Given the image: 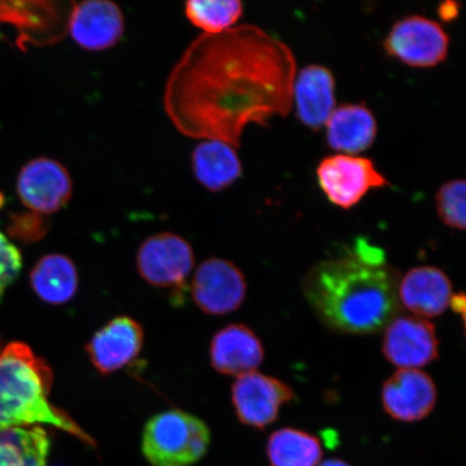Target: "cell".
Here are the masks:
<instances>
[{"mask_svg": "<svg viewBox=\"0 0 466 466\" xmlns=\"http://www.w3.org/2000/svg\"><path fill=\"white\" fill-rule=\"evenodd\" d=\"M296 69L289 46L260 27L202 34L168 75L163 106L184 137L238 148L248 126L290 113Z\"/></svg>", "mask_w": 466, "mask_h": 466, "instance_id": "obj_1", "label": "cell"}, {"mask_svg": "<svg viewBox=\"0 0 466 466\" xmlns=\"http://www.w3.org/2000/svg\"><path fill=\"white\" fill-rule=\"evenodd\" d=\"M399 279L383 250L359 238L340 256L311 268L302 290L326 328L339 334L370 335L396 317Z\"/></svg>", "mask_w": 466, "mask_h": 466, "instance_id": "obj_2", "label": "cell"}, {"mask_svg": "<svg viewBox=\"0 0 466 466\" xmlns=\"http://www.w3.org/2000/svg\"><path fill=\"white\" fill-rule=\"evenodd\" d=\"M54 372L23 342L0 349V432L46 424L95 446L80 425L49 400Z\"/></svg>", "mask_w": 466, "mask_h": 466, "instance_id": "obj_3", "label": "cell"}, {"mask_svg": "<svg viewBox=\"0 0 466 466\" xmlns=\"http://www.w3.org/2000/svg\"><path fill=\"white\" fill-rule=\"evenodd\" d=\"M209 442L211 432L206 422L191 413L172 410L146 423L142 451L151 466H191L204 457Z\"/></svg>", "mask_w": 466, "mask_h": 466, "instance_id": "obj_4", "label": "cell"}, {"mask_svg": "<svg viewBox=\"0 0 466 466\" xmlns=\"http://www.w3.org/2000/svg\"><path fill=\"white\" fill-rule=\"evenodd\" d=\"M137 265L139 275L151 287L183 294L195 266L194 250L188 241L175 233H158L141 244Z\"/></svg>", "mask_w": 466, "mask_h": 466, "instance_id": "obj_5", "label": "cell"}, {"mask_svg": "<svg viewBox=\"0 0 466 466\" xmlns=\"http://www.w3.org/2000/svg\"><path fill=\"white\" fill-rule=\"evenodd\" d=\"M317 177L329 201L345 209L357 206L371 189L390 185L374 161L352 155L326 157L319 162Z\"/></svg>", "mask_w": 466, "mask_h": 466, "instance_id": "obj_6", "label": "cell"}, {"mask_svg": "<svg viewBox=\"0 0 466 466\" xmlns=\"http://www.w3.org/2000/svg\"><path fill=\"white\" fill-rule=\"evenodd\" d=\"M451 39L439 23L422 15L403 17L384 39L390 56L415 68H431L446 60Z\"/></svg>", "mask_w": 466, "mask_h": 466, "instance_id": "obj_7", "label": "cell"}, {"mask_svg": "<svg viewBox=\"0 0 466 466\" xmlns=\"http://www.w3.org/2000/svg\"><path fill=\"white\" fill-rule=\"evenodd\" d=\"M294 399L295 391L287 382L258 371L238 377L231 389L238 420L254 429H265L276 422L282 407Z\"/></svg>", "mask_w": 466, "mask_h": 466, "instance_id": "obj_8", "label": "cell"}, {"mask_svg": "<svg viewBox=\"0 0 466 466\" xmlns=\"http://www.w3.org/2000/svg\"><path fill=\"white\" fill-rule=\"evenodd\" d=\"M247 294L246 276L240 268L227 259L204 260L192 279V299L209 316H225L237 311Z\"/></svg>", "mask_w": 466, "mask_h": 466, "instance_id": "obj_9", "label": "cell"}, {"mask_svg": "<svg viewBox=\"0 0 466 466\" xmlns=\"http://www.w3.org/2000/svg\"><path fill=\"white\" fill-rule=\"evenodd\" d=\"M382 353L400 370H420L435 362L440 340L435 325L416 316L395 317L384 329Z\"/></svg>", "mask_w": 466, "mask_h": 466, "instance_id": "obj_10", "label": "cell"}, {"mask_svg": "<svg viewBox=\"0 0 466 466\" xmlns=\"http://www.w3.org/2000/svg\"><path fill=\"white\" fill-rule=\"evenodd\" d=\"M71 174L62 163L39 157L26 163L17 177L16 191L29 211L50 215L60 211L72 199Z\"/></svg>", "mask_w": 466, "mask_h": 466, "instance_id": "obj_11", "label": "cell"}, {"mask_svg": "<svg viewBox=\"0 0 466 466\" xmlns=\"http://www.w3.org/2000/svg\"><path fill=\"white\" fill-rule=\"evenodd\" d=\"M125 15L119 5L109 0L73 3L67 31L81 49L100 52L113 48L124 36Z\"/></svg>", "mask_w": 466, "mask_h": 466, "instance_id": "obj_12", "label": "cell"}, {"mask_svg": "<svg viewBox=\"0 0 466 466\" xmlns=\"http://www.w3.org/2000/svg\"><path fill=\"white\" fill-rule=\"evenodd\" d=\"M437 399L433 378L420 370H399L382 384L383 410L396 421L423 420L434 410Z\"/></svg>", "mask_w": 466, "mask_h": 466, "instance_id": "obj_13", "label": "cell"}, {"mask_svg": "<svg viewBox=\"0 0 466 466\" xmlns=\"http://www.w3.org/2000/svg\"><path fill=\"white\" fill-rule=\"evenodd\" d=\"M143 345L141 324L130 317H118L98 329L86 350L95 369L102 375H110L133 362Z\"/></svg>", "mask_w": 466, "mask_h": 466, "instance_id": "obj_14", "label": "cell"}, {"mask_svg": "<svg viewBox=\"0 0 466 466\" xmlns=\"http://www.w3.org/2000/svg\"><path fill=\"white\" fill-rule=\"evenodd\" d=\"M452 295L451 279L440 268H412L399 279L400 305L419 318L440 317L450 307Z\"/></svg>", "mask_w": 466, "mask_h": 466, "instance_id": "obj_15", "label": "cell"}, {"mask_svg": "<svg viewBox=\"0 0 466 466\" xmlns=\"http://www.w3.org/2000/svg\"><path fill=\"white\" fill-rule=\"evenodd\" d=\"M265 348L258 336L244 324H230L214 335L209 360L219 374L241 377L264 362Z\"/></svg>", "mask_w": 466, "mask_h": 466, "instance_id": "obj_16", "label": "cell"}, {"mask_svg": "<svg viewBox=\"0 0 466 466\" xmlns=\"http://www.w3.org/2000/svg\"><path fill=\"white\" fill-rule=\"evenodd\" d=\"M58 4L51 2H0V23L14 25L19 44H51L67 31V19Z\"/></svg>", "mask_w": 466, "mask_h": 466, "instance_id": "obj_17", "label": "cell"}, {"mask_svg": "<svg viewBox=\"0 0 466 466\" xmlns=\"http://www.w3.org/2000/svg\"><path fill=\"white\" fill-rule=\"evenodd\" d=\"M333 73L323 66H308L297 76L293 89L296 116L302 125L319 131L336 106Z\"/></svg>", "mask_w": 466, "mask_h": 466, "instance_id": "obj_18", "label": "cell"}, {"mask_svg": "<svg viewBox=\"0 0 466 466\" xmlns=\"http://www.w3.org/2000/svg\"><path fill=\"white\" fill-rule=\"evenodd\" d=\"M326 142L340 153L360 154L374 145L376 116L364 104H343L326 122Z\"/></svg>", "mask_w": 466, "mask_h": 466, "instance_id": "obj_19", "label": "cell"}, {"mask_svg": "<svg viewBox=\"0 0 466 466\" xmlns=\"http://www.w3.org/2000/svg\"><path fill=\"white\" fill-rule=\"evenodd\" d=\"M191 168L198 183L212 192L229 188L243 173L236 148L214 139L196 146L191 154Z\"/></svg>", "mask_w": 466, "mask_h": 466, "instance_id": "obj_20", "label": "cell"}, {"mask_svg": "<svg viewBox=\"0 0 466 466\" xmlns=\"http://www.w3.org/2000/svg\"><path fill=\"white\" fill-rule=\"evenodd\" d=\"M31 287L46 304L60 306L77 294L79 277L74 261L63 254L44 256L29 276Z\"/></svg>", "mask_w": 466, "mask_h": 466, "instance_id": "obj_21", "label": "cell"}, {"mask_svg": "<svg viewBox=\"0 0 466 466\" xmlns=\"http://www.w3.org/2000/svg\"><path fill=\"white\" fill-rule=\"evenodd\" d=\"M270 466H318L323 457L317 436L296 428L275 431L267 442Z\"/></svg>", "mask_w": 466, "mask_h": 466, "instance_id": "obj_22", "label": "cell"}, {"mask_svg": "<svg viewBox=\"0 0 466 466\" xmlns=\"http://www.w3.org/2000/svg\"><path fill=\"white\" fill-rule=\"evenodd\" d=\"M51 441L42 427L0 432V466H46Z\"/></svg>", "mask_w": 466, "mask_h": 466, "instance_id": "obj_23", "label": "cell"}, {"mask_svg": "<svg viewBox=\"0 0 466 466\" xmlns=\"http://www.w3.org/2000/svg\"><path fill=\"white\" fill-rule=\"evenodd\" d=\"M185 15L203 34L217 35L228 31L241 19L243 4L238 0H192L186 4Z\"/></svg>", "mask_w": 466, "mask_h": 466, "instance_id": "obj_24", "label": "cell"}, {"mask_svg": "<svg viewBox=\"0 0 466 466\" xmlns=\"http://www.w3.org/2000/svg\"><path fill=\"white\" fill-rule=\"evenodd\" d=\"M465 180L452 179L436 194L437 214L442 224L454 230L465 229Z\"/></svg>", "mask_w": 466, "mask_h": 466, "instance_id": "obj_25", "label": "cell"}, {"mask_svg": "<svg viewBox=\"0 0 466 466\" xmlns=\"http://www.w3.org/2000/svg\"><path fill=\"white\" fill-rule=\"evenodd\" d=\"M8 233L22 243H35L42 240L50 229V223L45 215L29 212L11 215Z\"/></svg>", "mask_w": 466, "mask_h": 466, "instance_id": "obj_26", "label": "cell"}, {"mask_svg": "<svg viewBox=\"0 0 466 466\" xmlns=\"http://www.w3.org/2000/svg\"><path fill=\"white\" fill-rule=\"evenodd\" d=\"M22 270V255L15 244L0 232V299Z\"/></svg>", "mask_w": 466, "mask_h": 466, "instance_id": "obj_27", "label": "cell"}, {"mask_svg": "<svg viewBox=\"0 0 466 466\" xmlns=\"http://www.w3.org/2000/svg\"><path fill=\"white\" fill-rule=\"evenodd\" d=\"M439 15L441 20L446 22L456 20L459 15V5L451 2L441 4L439 9Z\"/></svg>", "mask_w": 466, "mask_h": 466, "instance_id": "obj_28", "label": "cell"}, {"mask_svg": "<svg viewBox=\"0 0 466 466\" xmlns=\"http://www.w3.org/2000/svg\"><path fill=\"white\" fill-rule=\"evenodd\" d=\"M452 308V311L458 314H461L462 319L464 320L465 316V295L463 293H460L457 295H452L451 305Z\"/></svg>", "mask_w": 466, "mask_h": 466, "instance_id": "obj_29", "label": "cell"}, {"mask_svg": "<svg viewBox=\"0 0 466 466\" xmlns=\"http://www.w3.org/2000/svg\"><path fill=\"white\" fill-rule=\"evenodd\" d=\"M318 466H352L343 460L340 459H329L326 460V461L319 463Z\"/></svg>", "mask_w": 466, "mask_h": 466, "instance_id": "obj_30", "label": "cell"}, {"mask_svg": "<svg viewBox=\"0 0 466 466\" xmlns=\"http://www.w3.org/2000/svg\"><path fill=\"white\" fill-rule=\"evenodd\" d=\"M3 202H4V198H3L2 194H0V208H2Z\"/></svg>", "mask_w": 466, "mask_h": 466, "instance_id": "obj_31", "label": "cell"}, {"mask_svg": "<svg viewBox=\"0 0 466 466\" xmlns=\"http://www.w3.org/2000/svg\"><path fill=\"white\" fill-rule=\"evenodd\" d=\"M0 349H2V339H0Z\"/></svg>", "mask_w": 466, "mask_h": 466, "instance_id": "obj_32", "label": "cell"}]
</instances>
